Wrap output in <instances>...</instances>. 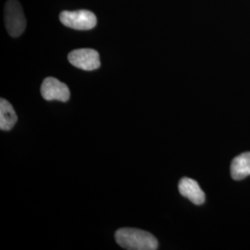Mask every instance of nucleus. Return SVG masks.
Returning <instances> with one entry per match:
<instances>
[{"mask_svg":"<svg viewBox=\"0 0 250 250\" xmlns=\"http://www.w3.org/2000/svg\"><path fill=\"white\" fill-rule=\"evenodd\" d=\"M115 239L125 250H156L159 247L157 238L152 233L134 228L118 230L115 233Z\"/></svg>","mask_w":250,"mask_h":250,"instance_id":"f257e3e1","label":"nucleus"},{"mask_svg":"<svg viewBox=\"0 0 250 250\" xmlns=\"http://www.w3.org/2000/svg\"><path fill=\"white\" fill-rule=\"evenodd\" d=\"M5 25L9 36L19 37L26 28V19L18 0H8L4 9Z\"/></svg>","mask_w":250,"mask_h":250,"instance_id":"f03ea898","label":"nucleus"},{"mask_svg":"<svg viewBox=\"0 0 250 250\" xmlns=\"http://www.w3.org/2000/svg\"><path fill=\"white\" fill-rule=\"evenodd\" d=\"M60 20L63 25L80 31H87L95 28L98 21L96 15L86 9L75 11L64 10L60 14Z\"/></svg>","mask_w":250,"mask_h":250,"instance_id":"7ed1b4c3","label":"nucleus"},{"mask_svg":"<svg viewBox=\"0 0 250 250\" xmlns=\"http://www.w3.org/2000/svg\"><path fill=\"white\" fill-rule=\"evenodd\" d=\"M68 60L74 67L83 71H94L101 65L99 52L91 48L75 49L68 55Z\"/></svg>","mask_w":250,"mask_h":250,"instance_id":"20e7f679","label":"nucleus"},{"mask_svg":"<svg viewBox=\"0 0 250 250\" xmlns=\"http://www.w3.org/2000/svg\"><path fill=\"white\" fill-rule=\"evenodd\" d=\"M41 95L47 101L58 100L67 102L71 97V92L62 82L54 77H47L41 85Z\"/></svg>","mask_w":250,"mask_h":250,"instance_id":"39448f33","label":"nucleus"},{"mask_svg":"<svg viewBox=\"0 0 250 250\" xmlns=\"http://www.w3.org/2000/svg\"><path fill=\"white\" fill-rule=\"evenodd\" d=\"M179 192L195 205H202L205 202V193L194 179L184 177L179 182Z\"/></svg>","mask_w":250,"mask_h":250,"instance_id":"423d86ee","label":"nucleus"},{"mask_svg":"<svg viewBox=\"0 0 250 250\" xmlns=\"http://www.w3.org/2000/svg\"><path fill=\"white\" fill-rule=\"evenodd\" d=\"M232 178L239 181L250 175V152L236 156L231 163Z\"/></svg>","mask_w":250,"mask_h":250,"instance_id":"0eeeda50","label":"nucleus"},{"mask_svg":"<svg viewBox=\"0 0 250 250\" xmlns=\"http://www.w3.org/2000/svg\"><path fill=\"white\" fill-rule=\"evenodd\" d=\"M18 121V117L13 107L6 99L0 100V129L2 131H9Z\"/></svg>","mask_w":250,"mask_h":250,"instance_id":"6e6552de","label":"nucleus"}]
</instances>
